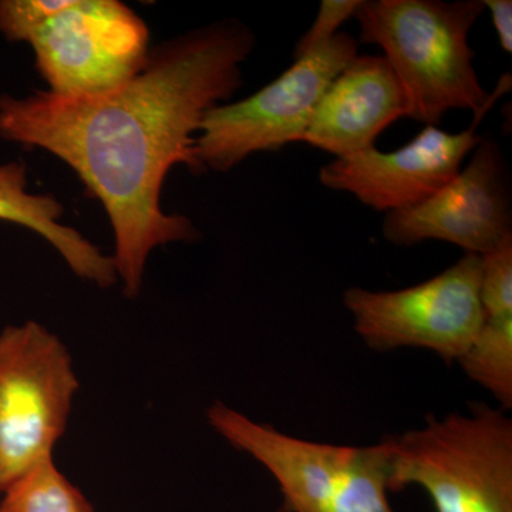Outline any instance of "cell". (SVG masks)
Instances as JSON below:
<instances>
[{
	"label": "cell",
	"instance_id": "6da1fadb",
	"mask_svg": "<svg viewBox=\"0 0 512 512\" xmlns=\"http://www.w3.org/2000/svg\"><path fill=\"white\" fill-rule=\"evenodd\" d=\"M255 45L248 26L222 20L151 47L143 69L113 92L0 94V138L59 158L103 205L127 298L140 295L157 248L200 237L190 218L161 207L165 178L180 164L201 173L202 120L238 92Z\"/></svg>",
	"mask_w": 512,
	"mask_h": 512
},
{
	"label": "cell",
	"instance_id": "7a4b0ae2",
	"mask_svg": "<svg viewBox=\"0 0 512 512\" xmlns=\"http://www.w3.org/2000/svg\"><path fill=\"white\" fill-rule=\"evenodd\" d=\"M483 0H362L355 19L359 43L382 47L406 96V117L437 126L451 110L487 113V93L474 66L468 35Z\"/></svg>",
	"mask_w": 512,
	"mask_h": 512
},
{
	"label": "cell",
	"instance_id": "3957f363",
	"mask_svg": "<svg viewBox=\"0 0 512 512\" xmlns=\"http://www.w3.org/2000/svg\"><path fill=\"white\" fill-rule=\"evenodd\" d=\"M387 487L414 485L436 512H512V420L474 404L386 440Z\"/></svg>",
	"mask_w": 512,
	"mask_h": 512
},
{
	"label": "cell",
	"instance_id": "277c9868",
	"mask_svg": "<svg viewBox=\"0 0 512 512\" xmlns=\"http://www.w3.org/2000/svg\"><path fill=\"white\" fill-rule=\"evenodd\" d=\"M208 423L264 466L279 485L282 512H394L387 487L386 440L369 447L296 439L217 402Z\"/></svg>",
	"mask_w": 512,
	"mask_h": 512
},
{
	"label": "cell",
	"instance_id": "5b68a950",
	"mask_svg": "<svg viewBox=\"0 0 512 512\" xmlns=\"http://www.w3.org/2000/svg\"><path fill=\"white\" fill-rule=\"evenodd\" d=\"M79 387L69 350L42 323L0 330V494L53 458Z\"/></svg>",
	"mask_w": 512,
	"mask_h": 512
},
{
	"label": "cell",
	"instance_id": "8992f818",
	"mask_svg": "<svg viewBox=\"0 0 512 512\" xmlns=\"http://www.w3.org/2000/svg\"><path fill=\"white\" fill-rule=\"evenodd\" d=\"M357 50V39L339 32L247 99L208 111L195 138L201 173H227L252 154L302 143L320 97L359 55Z\"/></svg>",
	"mask_w": 512,
	"mask_h": 512
},
{
	"label": "cell",
	"instance_id": "52a82bcc",
	"mask_svg": "<svg viewBox=\"0 0 512 512\" xmlns=\"http://www.w3.org/2000/svg\"><path fill=\"white\" fill-rule=\"evenodd\" d=\"M481 256L464 254L441 274L399 291L349 288L343 303L367 348L431 350L457 362L483 326Z\"/></svg>",
	"mask_w": 512,
	"mask_h": 512
},
{
	"label": "cell",
	"instance_id": "ba28073f",
	"mask_svg": "<svg viewBox=\"0 0 512 512\" xmlns=\"http://www.w3.org/2000/svg\"><path fill=\"white\" fill-rule=\"evenodd\" d=\"M49 92L92 97L113 92L146 64L150 30L119 0H70L29 40Z\"/></svg>",
	"mask_w": 512,
	"mask_h": 512
},
{
	"label": "cell",
	"instance_id": "9c48e42d",
	"mask_svg": "<svg viewBox=\"0 0 512 512\" xmlns=\"http://www.w3.org/2000/svg\"><path fill=\"white\" fill-rule=\"evenodd\" d=\"M382 232L396 247L434 239L480 256L512 237L510 185L500 147L483 137L450 184L419 205L386 214Z\"/></svg>",
	"mask_w": 512,
	"mask_h": 512
},
{
	"label": "cell",
	"instance_id": "30bf717a",
	"mask_svg": "<svg viewBox=\"0 0 512 512\" xmlns=\"http://www.w3.org/2000/svg\"><path fill=\"white\" fill-rule=\"evenodd\" d=\"M474 116V124L461 133L426 126L406 146L389 153L372 147L335 158L320 168L319 181L384 214L412 208L450 184L483 140L476 130L485 113Z\"/></svg>",
	"mask_w": 512,
	"mask_h": 512
},
{
	"label": "cell",
	"instance_id": "8fae6325",
	"mask_svg": "<svg viewBox=\"0 0 512 512\" xmlns=\"http://www.w3.org/2000/svg\"><path fill=\"white\" fill-rule=\"evenodd\" d=\"M406 114V96L389 62L357 55L320 97L302 143L335 158L353 156L375 147Z\"/></svg>",
	"mask_w": 512,
	"mask_h": 512
},
{
	"label": "cell",
	"instance_id": "7c38bea8",
	"mask_svg": "<svg viewBox=\"0 0 512 512\" xmlns=\"http://www.w3.org/2000/svg\"><path fill=\"white\" fill-rule=\"evenodd\" d=\"M62 202L50 194L29 191L28 167L20 161L0 164V221L28 228L49 242L74 275L107 289L116 284L113 258L82 232L64 225Z\"/></svg>",
	"mask_w": 512,
	"mask_h": 512
},
{
	"label": "cell",
	"instance_id": "4fadbf2b",
	"mask_svg": "<svg viewBox=\"0 0 512 512\" xmlns=\"http://www.w3.org/2000/svg\"><path fill=\"white\" fill-rule=\"evenodd\" d=\"M471 380L512 407V315L485 318L470 348L457 360Z\"/></svg>",
	"mask_w": 512,
	"mask_h": 512
},
{
	"label": "cell",
	"instance_id": "5bb4252c",
	"mask_svg": "<svg viewBox=\"0 0 512 512\" xmlns=\"http://www.w3.org/2000/svg\"><path fill=\"white\" fill-rule=\"evenodd\" d=\"M2 494L0 512H94L86 495L67 480L53 458L37 464Z\"/></svg>",
	"mask_w": 512,
	"mask_h": 512
},
{
	"label": "cell",
	"instance_id": "9a60e30c",
	"mask_svg": "<svg viewBox=\"0 0 512 512\" xmlns=\"http://www.w3.org/2000/svg\"><path fill=\"white\" fill-rule=\"evenodd\" d=\"M480 299L485 318L512 315V237L481 255Z\"/></svg>",
	"mask_w": 512,
	"mask_h": 512
},
{
	"label": "cell",
	"instance_id": "2e32d148",
	"mask_svg": "<svg viewBox=\"0 0 512 512\" xmlns=\"http://www.w3.org/2000/svg\"><path fill=\"white\" fill-rule=\"evenodd\" d=\"M70 0H0V35L8 42L29 43L37 30Z\"/></svg>",
	"mask_w": 512,
	"mask_h": 512
},
{
	"label": "cell",
	"instance_id": "e0dca14e",
	"mask_svg": "<svg viewBox=\"0 0 512 512\" xmlns=\"http://www.w3.org/2000/svg\"><path fill=\"white\" fill-rule=\"evenodd\" d=\"M360 3L362 0H322L315 22L296 43L295 60L328 45L338 35L339 29L349 19L355 18Z\"/></svg>",
	"mask_w": 512,
	"mask_h": 512
},
{
	"label": "cell",
	"instance_id": "ac0fdd59",
	"mask_svg": "<svg viewBox=\"0 0 512 512\" xmlns=\"http://www.w3.org/2000/svg\"><path fill=\"white\" fill-rule=\"evenodd\" d=\"M485 9L490 10L491 22L497 32L500 46L505 53H512V2L511 0H483Z\"/></svg>",
	"mask_w": 512,
	"mask_h": 512
}]
</instances>
